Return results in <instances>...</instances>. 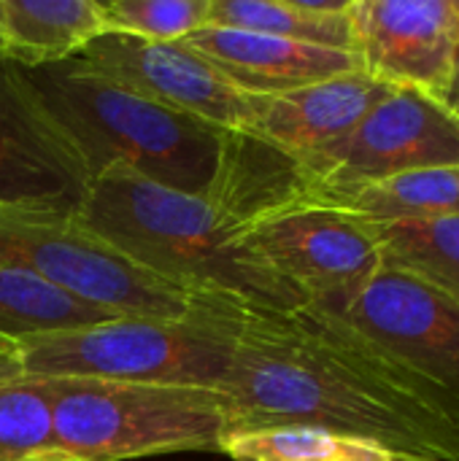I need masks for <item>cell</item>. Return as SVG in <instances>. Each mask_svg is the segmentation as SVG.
Segmentation results:
<instances>
[{
    "label": "cell",
    "mask_w": 459,
    "mask_h": 461,
    "mask_svg": "<svg viewBox=\"0 0 459 461\" xmlns=\"http://www.w3.org/2000/svg\"><path fill=\"white\" fill-rule=\"evenodd\" d=\"M54 405V448L81 461H124L219 451L235 432L222 389L46 378Z\"/></svg>",
    "instance_id": "5"
},
{
    "label": "cell",
    "mask_w": 459,
    "mask_h": 461,
    "mask_svg": "<svg viewBox=\"0 0 459 461\" xmlns=\"http://www.w3.org/2000/svg\"><path fill=\"white\" fill-rule=\"evenodd\" d=\"M78 57L127 89L214 127L249 130L254 122L257 97L235 89L184 41H143L103 32Z\"/></svg>",
    "instance_id": "10"
},
{
    "label": "cell",
    "mask_w": 459,
    "mask_h": 461,
    "mask_svg": "<svg viewBox=\"0 0 459 461\" xmlns=\"http://www.w3.org/2000/svg\"><path fill=\"white\" fill-rule=\"evenodd\" d=\"M19 378H24V362H22L19 343L0 338V386L19 381Z\"/></svg>",
    "instance_id": "24"
},
{
    "label": "cell",
    "mask_w": 459,
    "mask_h": 461,
    "mask_svg": "<svg viewBox=\"0 0 459 461\" xmlns=\"http://www.w3.org/2000/svg\"><path fill=\"white\" fill-rule=\"evenodd\" d=\"M444 105L459 116V41L457 51H454V59H452V73H449V84H446V92H444Z\"/></svg>",
    "instance_id": "25"
},
{
    "label": "cell",
    "mask_w": 459,
    "mask_h": 461,
    "mask_svg": "<svg viewBox=\"0 0 459 461\" xmlns=\"http://www.w3.org/2000/svg\"><path fill=\"white\" fill-rule=\"evenodd\" d=\"M0 62H8L5 59V49H3V30H0Z\"/></svg>",
    "instance_id": "27"
},
{
    "label": "cell",
    "mask_w": 459,
    "mask_h": 461,
    "mask_svg": "<svg viewBox=\"0 0 459 461\" xmlns=\"http://www.w3.org/2000/svg\"><path fill=\"white\" fill-rule=\"evenodd\" d=\"M184 43L203 54L235 89L249 97H271L333 76L363 70V62L354 51L211 24L187 35Z\"/></svg>",
    "instance_id": "13"
},
{
    "label": "cell",
    "mask_w": 459,
    "mask_h": 461,
    "mask_svg": "<svg viewBox=\"0 0 459 461\" xmlns=\"http://www.w3.org/2000/svg\"><path fill=\"white\" fill-rule=\"evenodd\" d=\"M0 30L19 68L65 62L108 32L100 0H0Z\"/></svg>",
    "instance_id": "16"
},
{
    "label": "cell",
    "mask_w": 459,
    "mask_h": 461,
    "mask_svg": "<svg viewBox=\"0 0 459 461\" xmlns=\"http://www.w3.org/2000/svg\"><path fill=\"white\" fill-rule=\"evenodd\" d=\"M0 267L30 273L114 316H187L200 300L114 251L76 213L0 208Z\"/></svg>",
    "instance_id": "6"
},
{
    "label": "cell",
    "mask_w": 459,
    "mask_h": 461,
    "mask_svg": "<svg viewBox=\"0 0 459 461\" xmlns=\"http://www.w3.org/2000/svg\"><path fill=\"white\" fill-rule=\"evenodd\" d=\"M352 0H211L208 24L354 51Z\"/></svg>",
    "instance_id": "17"
},
{
    "label": "cell",
    "mask_w": 459,
    "mask_h": 461,
    "mask_svg": "<svg viewBox=\"0 0 459 461\" xmlns=\"http://www.w3.org/2000/svg\"><path fill=\"white\" fill-rule=\"evenodd\" d=\"M114 319V313L100 311L65 294L62 289L11 267H0V338L22 343L35 335L65 332L78 327H92Z\"/></svg>",
    "instance_id": "19"
},
{
    "label": "cell",
    "mask_w": 459,
    "mask_h": 461,
    "mask_svg": "<svg viewBox=\"0 0 459 461\" xmlns=\"http://www.w3.org/2000/svg\"><path fill=\"white\" fill-rule=\"evenodd\" d=\"M314 194L419 167L459 165V116L438 97L398 86L330 149L303 159Z\"/></svg>",
    "instance_id": "8"
},
{
    "label": "cell",
    "mask_w": 459,
    "mask_h": 461,
    "mask_svg": "<svg viewBox=\"0 0 459 461\" xmlns=\"http://www.w3.org/2000/svg\"><path fill=\"white\" fill-rule=\"evenodd\" d=\"M400 461H430V459H417V456H403Z\"/></svg>",
    "instance_id": "28"
},
{
    "label": "cell",
    "mask_w": 459,
    "mask_h": 461,
    "mask_svg": "<svg viewBox=\"0 0 459 461\" xmlns=\"http://www.w3.org/2000/svg\"><path fill=\"white\" fill-rule=\"evenodd\" d=\"M319 197L373 224L459 216V165L419 167Z\"/></svg>",
    "instance_id": "18"
},
{
    "label": "cell",
    "mask_w": 459,
    "mask_h": 461,
    "mask_svg": "<svg viewBox=\"0 0 459 461\" xmlns=\"http://www.w3.org/2000/svg\"><path fill=\"white\" fill-rule=\"evenodd\" d=\"M89 173L22 70L0 62V208L76 213Z\"/></svg>",
    "instance_id": "11"
},
{
    "label": "cell",
    "mask_w": 459,
    "mask_h": 461,
    "mask_svg": "<svg viewBox=\"0 0 459 461\" xmlns=\"http://www.w3.org/2000/svg\"><path fill=\"white\" fill-rule=\"evenodd\" d=\"M241 330V305L200 300L187 316H114L19 343L27 378H95L122 384L222 389Z\"/></svg>",
    "instance_id": "4"
},
{
    "label": "cell",
    "mask_w": 459,
    "mask_h": 461,
    "mask_svg": "<svg viewBox=\"0 0 459 461\" xmlns=\"http://www.w3.org/2000/svg\"><path fill=\"white\" fill-rule=\"evenodd\" d=\"M76 219L138 267L192 294L262 311L308 305V297L273 273L206 194L111 167L89 181Z\"/></svg>",
    "instance_id": "2"
},
{
    "label": "cell",
    "mask_w": 459,
    "mask_h": 461,
    "mask_svg": "<svg viewBox=\"0 0 459 461\" xmlns=\"http://www.w3.org/2000/svg\"><path fill=\"white\" fill-rule=\"evenodd\" d=\"M19 70L43 111L76 146L89 178L124 167L187 194L208 192L225 138L222 127L170 111L81 57Z\"/></svg>",
    "instance_id": "3"
},
{
    "label": "cell",
    "mask_w": 459,
    "mask_h": 461,
    "mask_svg": "<svg viewBox=\"0 0 459 461\" xmlns=\"http://www.w3.org/2000/svg\"><path fill=\"white\" fill-rule=\"evenodd\" d=\"M106 30L143 41H184L208 24L211 0H100Z\"/></svg>",
    "instance_id": "23"
},
{
    "label": "cell",
    "mask_w": 459,
    "mask_h": 461,
    "mask_svg": "<svg viewBox=\"0 0 459 461\" xmlns=\"http://www.w3.org/2000/svg\"><path fill=\"white\" fill-rule=\"evenodd\" d=\"M219 454H227L233 461H400L406 456L373 440L319 427H268L235 432L222 443Z\"/></svg>",
    "instance_id": "21"
},
{
    "label": "cell",
    "mask_w": 459,
    "mask_h": 461,
    "mask_svg": "<svg viewBox=\"0 0 459 461\" xmlns=\"http://www.w3.org/2000/svg\"><path fill=\"white\" fill-rule=\"evenodd\" d=\"M349 22L368 76L444 103L459 41V0H352Z\"/></svg>",
    "instance_id": "12"
},
{
    "label": "cell",
    "mask_w": 459,
    "mask_h": 461,
    "mask_svg": "<svg viewBox=\"0 0 459 461\" xmlns=\"http://www.w3.org/2000/svg\"><path fill=\"white\" fill-rule=\"evenodd\" d=\"M373 224V221H371ZM384 267L459 300V216L373 224Z\"/></svg>",
    "instance_id": "20"
},
{
    "label": "cell",
    "mask_w": 459,
    "mask_h": 461,
    "mask_svg": "<svg viewBox=\"0 0 459 461\" xmlns=\"http://www.w3.org/2000/svg\"><path fill=\"white\" fill-rule=\"evenodd\" d=\"M314 192L300 157L254 130H225L206 197L238 230Z\"/></svg>",
    "instance_id": "15"
},
{
    "label": "cell",
    "mask_w": 459,
    "mask_h": 461,
    "mask_svg": "<svg viewBox=\"0 0 459 461\" xmlns=\"http://www.w3.org/2000/svg\"><path fill=\"white\" fill-rule=\"evenodd\" d=\"M395 89L398 86H390L365 70L333 76L281 95L257 97L249 130L306 159L346 138L360 119Z\"/></svg>",
    "instance_id": "14"
},
{
    "label": "cell",
    "mask_w": 459,
    "mask_h": 461,
    "mask_svg": "<svg viewBox=\"0 0 459 461\" xmlns=\"http://www.w3.org/2000/svg\"><path fill=\"white\" fill-rule=\"evenodd\" d=\"M54 448V405L46 378L0 386V461H24Z\"/></svg>",
    "instance_id": "22"
},
{
    "label": "cell",
    "mask_w": 459,
    "mask_h": 461,
    "mask_svg": "<svg viewBox=\"0 0 459 461\" xmlns=\"http://www.w3.org/2000/svg\"><path fill=\"white\" fill-rule=\"evenodd\" d=\"M241 235L314 305L346 303L384 267L373 224L314 192L260 216Z\"/></svg>",
    "instance_id": "7"
},
{
    "label": "cell",
    "mask_w": 459,
    "mask_h": 461,
    "mask_svg": "<svg viewBox=\"0 0 459 461\" xmlns=\"http://www.w3.org/2000/svg\"><path fill=\"white\" fill-rule=\"evenodd\" d=\"M317 308L346 321L459 411V300L381 267L346 303Z\"/></svg>",
    "instance_id": "9"
},
{
    "label": "cell",
    "mask_w": 459,
    "mask_h": 461,
    "mask_svg": "<svg viewBox=\"0 0 459 461\" xmlns=\"http://www.w3.org/2000/svg\"><path fill=\"white\" fill-rule=\"evenodd\" d=\"M24 461H81V459H73V456H68V454L51 451V454H41V456H32V459H24Z\"/></svg>",
    "instance_id": "26"
},
{
    "label": "cell",
    "mask_w": 459,
    "mask_h": 461,
    "mask_svg": "<svg viewBox=\"0 0 459 461\" xmlns=\"http://www.w3.org/2000/svg\"><path fill=\"white\" fill-rule=\"evenodd\" d=\"M222 392L233 402L235 432L319 427L406 456L459 461L457 408L311 303L298 311L241 305Z\"/></svg>",
    "instance_id": "1"
}]
</instances>
